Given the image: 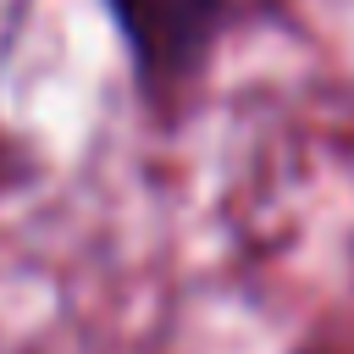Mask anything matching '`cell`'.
I'll list each match as a JSON object with an SVG mask.
<instances>
[{
  "mask_svg": "<svg viewBox=\"0 0 354 354\" xmlns=\"http://www.w3.org/2000/svg\"><path fill=\"white\" fill-rule=\"evenodd\" d=\"M127 61L138 72V83L149 94L177 88L210 50L216 28H221V0H105Z\"/></svg>",
  "mask_w": 354,
  "mask_h": 354,
  "instance_id": "obj_1",
  "label": "cell"
}]
</instances>
